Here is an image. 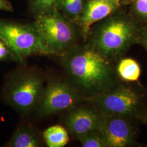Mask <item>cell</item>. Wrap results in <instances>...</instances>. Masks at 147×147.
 <instances>
[{
  "label": "cell",
  "instance_id": "obj_13",
  "mask_svg": "<svg viewBox=\"0 0 147 147\" xmlns=\"http://www.w3.org/2000/svg\"><path fill=\"white\" fill-rule=\"evenodd\" d=\"M42 137L49 147H64L69 141V132L67 129L59 125L47 128L43 132Z\"/></svg>",
  "mask_w": 147,
  "mask_h": 147
},
{
  "label": "cell",
  "instance_id": "obj_19",
  "mask_svg": "<svg viewBox=\"0 0 147 147\" xmlns=\"http://www.w3.org/2000/svg\"><path fill=\"white\" fill-rule=\"evenodd\" d=\"M0 10L2 11H13V7L11 3L7 0H0Z\"/></svg>",
  "mask_w": 147,
  "mask_h": 147
},
{
  "label": "cell",
  "instance_id": "obj_6",
  "mask_svg": "<svg viewBox=\"0 0 147 147\" xmlns=\"http://www.w3.org/2000/svg\"><path fill=\"white\" fill-rule=\"evenodd\" d=\"M0 39L19 62L34 55H51L33 24L25 25L0 19Z\"/></svg>",
  "mask_w": 147,
  "mask_h": 147
},
{
  "label": "cell",
  "instance_id": "obj_2",
  "mask_svg": "<svg viewBox=\"0 0 147 147\" xmlns=\"http://www.w3.org/2000/svg\"><path fill=\"white\" fill-rule=\"evenodd\" d=\"M143 25L131 13L119 9L92 27L84 42L117 63L139 44Z\"/></svg>",
  "mask_w": 147,
  "mask_h": 147
},
{
  "label": "cell",
  "instance_id": "obj_1",
  "mask_svg": "<svg viewBox=\"0 0 147 147\" xmlns=\"http://www.w3.org/2000/svg\"><path fill=\"white\" fill-rule=\"evenodd\" d=\"M68 82L85 101L110 89L121 81L116 63L84 42L60 56Z\"/></svg>",
  "mask_w": 147,
  "mask_h": 147
},
{
  "label": "cell",
  "instance_id": "obj_14",
  "mask_svg": "<svg viewBox=\"0 0 147 147\" xmlns=\"http://www.w3.org/2000/svg\"><path fill=\"white\" fill-rule=\"evenodd\" d=\"M86 0H57L56 8L67 19L76 24Z\"/></svg>",
  "mask_w": 147,
  "mask_h": 147
},
{
  "label": "cell",
  "instance_id": "obj_12",
  "mask_svg": "<svg viewBox=\"0 0 147 147\" xmlns=\"http://www.w3.org/2000/svg\"><path fill=\"white\" fill-rule=\"evenodd\" d=\"M116 71L121 80L134 82L139 81L141 68L135 59L124 57L116 63Z\"/></svg>",
  "mask_w": 147,
  "mask_h": 147
},
{
  "label": "cell",
  "instance_id": "obj_4",
  "mask_svg": "<svg viewBox=\"0 0 147 147\" xmlns=\"http://www.w3.org/2000/svg\"><path fill=\"white\" fill-rule=\"evenodd\" d=\"M42 73L32 68H22L8 75L2 96L8 105L24 115L37 109L45 88Z\"/></svg>",
  "mask_w": 147,
  "mask_h": 147
},
{
  "label": "cell",
  "instance_id": "obj_5",
  "mask_svg": "<svg viewBox=\"0 0 147 147\" xmlns=\"http://www.w3.org/2000/svg\"><path fill=\"white\" fill-rule=\"evenodd\" d=\"M33 24L51 55L61 56L79 45V37L82 38L77 25L67 19L57 8L47 14L36 16Z\"/></svg>",
  "mask_w": 147,
  "mask_h": 147
},
{
  "label": "cell",
  "instance_id": "obj_10",
  "mask_svg": "<svg viewBox=\"0 0 147 147\" xmlns=\"http://www.w3.org/2000/svg\"><path fill=\"white\" fill-rule=\"evenodd\" d=\"M120 1L86 0L83 11L76 22L85 42L93 25L105 19L120 8Z\"/></svg>",
  "mask_w": 147,
  "mask_h": 147
},
{
  "label": "cell",
  "instance_id": "obj_8",
  "mask_svg": "<svg viewBox=\"0 0 147 147\" xmlns=\"http://www.w3.org/2000/svg\"><path fill=\"white\" fill-rule=\"evenodd\" d=\"M139 122L121 116L105 115L99 131L106 147H131L136 144Z\"/></svg>",
  "mask_w": 147,
  "mask_h": 147
},
{
  "label": "cell",
  "instance_id": "obj_17",
  "mask_svg": "<svg viewBox=\"0 0 147 147\" xmlns=\"http://www.w3.org/2000/svg\"><path fill=\"white\" fill-rule=\"evenodd\" d=\"M131 14L142 25L147 24V0H134Z\"/></svg>",
  "mask_w": 147,
  "mask_h": 147
},
{
  "label": "cell",
  "instance_id": "obj_21",
  "mask_svg": "<svg viewBox=\"0 0 147 147\" xmlns=\"http://www.w3.org/2000/svg\"><path fill=\"white\" fill-rule=\"evenodd\" d=\"M98 1H119L118 0H98Z\"/></svg>",
  "mask_w": 147,
  "mask_h": 147
},
{
  "label": "cell",
  "instance_id": "obj_18",
  "mask_svg": "<svg viewBox=\"0 0 147 147\" xmlns=\"http://www.w3.org/2000/svg\"><path fill=\"white\" fill-rule=\"evenodd\" d=\"M138 44L141 45L147 52V24L142 26Z\"/></svg>",
  "mask_w": 147,
  "mask_h": 147
},
{
  "label": "cell",
  "instance_id": "obj_11",
  "mask_svg": "<svg viewBox=\"0 0 147 147\" xmlns=\"http://www.w3.org/2000/svg\"><path fill=\"white\" fill-rule=\"evenodd\" d=\"M9 147H39L42 146V138L34 128L30 126L18 127L6 144Z\"/></svg>",
  "mask_w": 147,
  "mask_h": 147
},
{
  "label": "cell",
  "instance_id": "obj_16",
  "mask_svg": "<svg viewBox=\"0 0 147 147\" xmlns=\"http://www.w3.org/2000/svg\"><path fill=\"white\" fill-rule=\"evenodd\" d=\"M57 0H31L32 10L35 16L45 14L56 8Z\"/></svg>",
  "mask_w": 147,
  "mask_h": 147
},
{
  "label": "cell",
  "instance_id": "obj_7",
  "mask_svg": "<svg viewBox=\"0 0 147 147\" xmlns=\"http://www.w3.org/2000/svg\"><path fill=\"white\" fill-rule=\"evenodd\" d=\"M84 101L83 95L69 82L53 80L45 87L36 114L39 118L47 117L68 111Z\"/></svg>",
  "mask_w": 147,
  "mask_h": 147
},
{
  "label": "cell",
  "instance_id": "obj_15",
  "mask_svg": "<svg viewBox=\"0 0 147 147\" xmlns=\"http://www.w3.org/2000/svg\"><path fill=\"white\" fill-rule=\"evenodd\" d=\"M78 140L83 147H106L98 130L89 132Z\"/></svg>",
  "mask_w": 147,
  "mask_h": 147
},
{
  "label": "cell",
  "instance_id": "obj_9",
  "mask_svg": "<svg viewBox=\"0 0 147 147\" xmlns=\"http://www.w3.org/2000/svg\"><path fill=\"white\" fill-rule=\"evenodd\" d=\"M104 118V114L93 105L84 101L67 111L64 124L69 134L78 140L89 132L99 130Z\"/></svg>",
  "mask_w": 147,
  "mask_h": 147
},
{
  "label": "cell",
  "instance_id": "obj_22",
  "mask_svg": "<svg viewBox=\"0 0 147 147\" xmlns=\"http://www.w3.org/2000/svg\"><path fill=\"white\" fill-rule=\"evenodd\" d=\"M1 61H3V59H2V57L0 56V62H1Z\"/></svg>",
  "mask_w": 147,
  "mask_h": 147
},
{
  "label": "cell",
  "instance_id": "obj_3",
  "mask_svg": "<svg viewBox=\"0 0 147 147\" xmlns=\"http://www.w3.org/2000/svg\"><path fill=\"white\" fill-rule=\"evenodd\" d=\"M147 101V89L139 81L121 80L110 89L85 101L104 115L121 116L140 123Z\"/></svg>",
  "mask_w": 147,
  "mask_h": 147
},
{
  "label": "cell",
  "instance_id": "obj_23",
  "mask_svg": "<svg viewBox=\"0 0 147 147\" xmlns=\"http://www.w3.org/2000/svg\"><path fill=\"white\" fill-rule=\"evenodd\" d=\"M118 1H121V0H118Z\"/></svg>",
  "mask_w": 147,
  "mask_h": 147
},
{
  "label": "cell",
  "instance_id": "obj_20",
  "mask_svg": "<svg viewBox=\"0 0 147 147\" xmlns=\"http://www.w3.org/2000/svg\"><path fill=\"white\" fill-rule=\"evenodd\" d=\"M140 121L147 125V101L140 116Z\"/></svg>",
  "mask_w": 147,
  "mask_h": 147
}]
</instances>
